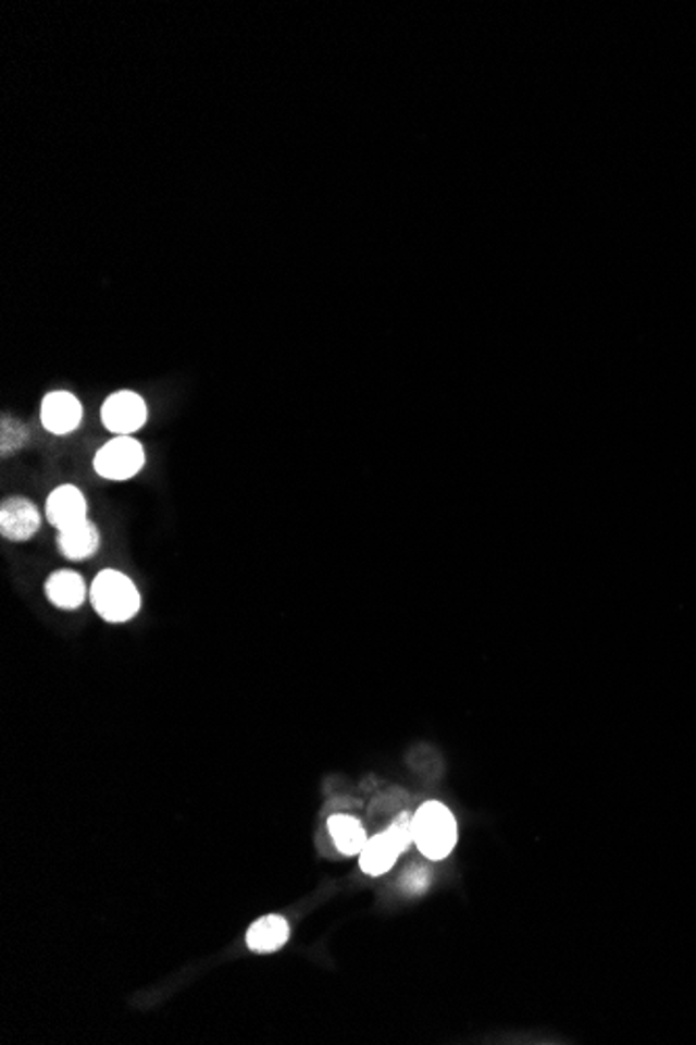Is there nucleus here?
I'll return each instance as SVG.
<instances>
[{"label": "nucleus", "instance_id": "obj_1", "mask_svg": "<svg viewBox=\"0 0 696 1045\" xmlns=\"http://www.w3.org/2000/svg\"><path fill=\"white\" fill-rule=\"evenodd\" d=\"M90 601L102 620L122 624L140 612V593L134 580L120 570H102L90 587Z\"/></svg>", "mask_w": 696, "mask_h": 1045}, {"label": "nucleus", "instance_id": "obj_2", "mask_svg": "<svg viewBox=\"0 0 696 1045\" xmlns=\"http://www.w3.org/2000/svg\"><path fill=\"white\" fill-rule=\"evenodd\" d=\"M415 846L425 858L445 860L457 844V821L440 801H427L413 816Z\"/></svg>", "mask_w": 696, "mask_h": 1045}, {"label": "nucleus", "instance_id": "obj_3", "mask_svg": "<svg viewBox=\"0 0 696 1045\" xmlns=\"http://www.w3.org/2000/svg\"><path fill=\"white\" fill-rule=\"evenodd\" d=\"M147 464V451L134 437H115L104 443L95 455V470L100 478L124 482L142 472Z\"/></svg>", "mask_w": 696, "mask_h": 1045}, {"label": "nucleus", "instance_id": "obj_4", "mask_svg": "<svg viewBox=\"0 0 696 1045\" xmlns=\"http://www.w3.org/2000/svg\"><path fill=\"white\" fill-rule=\"evenodd\" d=\"M100 420L115 437H132L149 420V405L134 391H117L102 403Z\"/></svg>", "mask_w": 696, "mask_h": 1045}, {"label": "nucleus", "instance_id": "obj_5", "mask_svg": "<svg viewBox=\"0 0 696 1045\" xmlns=\"http://www.w3.org/2000/svg\"><path fill=\"white\" fill-rule=\"evenodd\" d=\"M42 526V514L25 497L4 499L0 505V534L9 541L22 543L36 537Z\"/></svg>", "mask_w": 696, "mask_h": 1045}, {"label": "nucleus", "instance_id": "obj_6", "mask_svg": "<svg viewBox=\"0 0 696 1045\" xmlns=\"http://www.w3.org/2000/svg\"><path fill=\"white\" fill-rule=\"evenodd\" d=\"M84 420L82 401L70 391H52L42 398L40 407V422L50 434L65 437L79 428Z\"/></svg>", "mask_w": 696, "mask_h": 1045}, {"label": "nucleus", "instance_id": "obj_7", "mask_svg": "<svg viewBox=\"0 0 696 1045\" xmlns=\"http://www.w3.org/2000/svg\"><path fill=\"white\" fill-rule=\"evenodd\" d=\"M45 514L50 526L59 532L88 520V501L75 484H61L47 499Z\"/></svg>", "mask_w": 696, "mask_h": 1045}, {"label": "nucleus", "instance_id": "obj_8", "mask_svg": "<svg viewBox=\"0 0 696 1045\" xmlns=\"http://www.w3.org/2000/svg\"><path fill=\"white\" fill-rule=\"evenodd\" d=\"M100 543L102 534L99 524L92 522L90 518L57 532V549L72 562L90 560L95 553H99Z\"/></svg>", "mask_w": 696, "mask_h": 1045}, {"label": "nucleus", "instance_id": "obj_9", "mask_svg": "<svg viewBox=\"0 0 696 1045\" xmlns=\"http://www.w3.org/2000/svg\"><path fill=\"white\" fill-rule=\"evenodd\" d=\"M45 593L54 607L77 610L86 601V593L90 591L86 589V582L79 574L74 570H57L50 574L45 585Z\"/></svg>", "mask_w": 696, "mask_h": 1045}, {"label": "nucleus", "instance_id": "obj_10", "mask_svg": "<svg viewBox=\"0 0 696 1045\" xmlns=\"http://www.w3.org/2000/svg\"><path fill=\"white\" fill-rule=\"evenodd\" d=\"M290 937V926L284 917L270 914L250 924L247 933V946L257 954H272L286 946Z\"/></svg>", "mask_w": 696, "mask_h": 1045}, {"label": "nucleus", "instance_id": "obj_11", "mask_svg": "<svg viewBox=\"0 0 696 1045\" xmlns=\"http://www.w3.org/2000/svg\"><path fill=\"white\" fill-rule=\"evenodd\" d=\"M400 853L402 851L390 839V835L384 831L382 835H375L372 839H368L363 851L359 853V866H361V871L377 876V874L390 871L397 864Z\"/></svg>", "mask_w": 696, "mask_h": 1045}, {"label": "nucleus", "instance_id": "obj_12", "mask_svg": "<svg viewBox=\"0 0 696 1045\" xmlns=\"http://www.w3.org/2000/svg\"><path fill=\"white\" fill-rule=\"evenodd\" d=\"M327 828H330V835L338 847V851L345 853V856H359L368 844V833H365L363 824L352 816H347V814L332 816L327 821Z\"/></svg>", "mask_w": 696, "mask_h": 1045}, {"label": "nucleus", "instance_id": "obj_13", "mask_svg": "<svg viewBox=\"0 0 696 1045\" xmlns=\"http://www.w3.org/2000/svg\"><path fill=\"white\" fill-rule=\"evenodd\" d=\"M27 441V430H25L22 422L17 420H2V453H11V451H17L22 448Z\"/></svg>", "mask_w": 696, "mask_h": 1045}, {"label": "nucleus", "instance_id": "obj_14", "mask_svg": "<svg viewBox=\"0 0 696 1045\" xmlns=\"http://www.w3.org/2000/svg\"><path fill=\"white\" fill-rule=\"evenodd\" d=\"M390 835V839L397 844L400 851H405L407 847L411 846L415 841V835H413V819L402 814L398 821H395V824H390V828L386 831Z\"/></svg>", "mask_w": 696, "mask_h": 1045}]
</instances>
